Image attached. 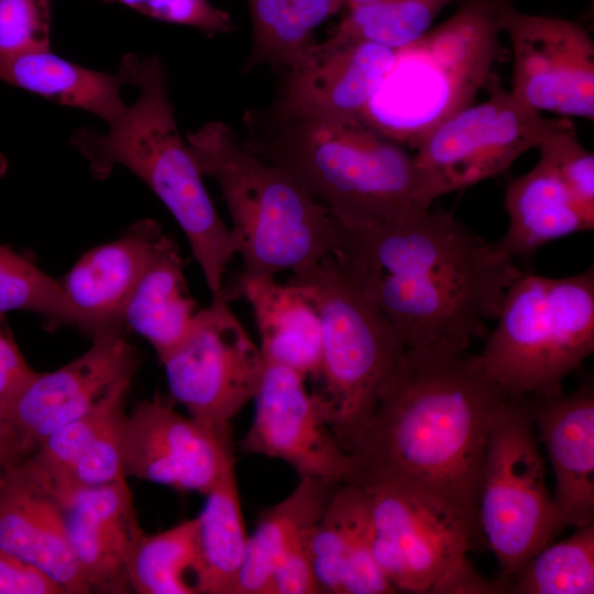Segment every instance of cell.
Wrapping results in <instances>:
<instances>
[{
  "mask_svg": "<svg viewBox=\"0 0 594 594\" xmlns=\"http://www.w3.org/2000/svg\"><path fill=\"white\" fill-rule=\"evenodd\" d=\"M186 141L228 208L240 241V274L275 277L317 264L333 252L336 216L289 173L252 152L229 124L207 122L187 132Z\"/></svg>",
  "mask_w": 594,
  "mask_h": 594,
  "instance_id": "5",
  "label": "cell"
},
{
  "mask_svg": "<svg viewBox=\"0 0 594 594\" xmlns=\"http://www.w3.org/2000/svg\"><path fill=\"white\" fill-rule=\"evenodd\" d=\"M196 563V520L139 539L128 564L131 592L139 594H197L186 573Z\"/></svg>",
  "mask_w": 594,
  "mask_h": 594,
  "instance_id": "31",
  "label": "cell"
},
{
  "mask_svg": "<svg viewBox=\"0 0 594 594\" xmlns=\"http://www.w3.org/2000/svg\"><path fill=\"white\" fill-rule=\"evenodd\" d=\"M337 219L330 256L406 349L468 351L473 339L487 336L485 321L498 317L521 274L514 258L444 210L430 207L389 222Z\"/></svg>",
  "mask_w": 594,
  "mask_h": 594,
  "instance_id": "2",
  "label": "cell"
},
{
  "mask_svg": "<svg viewBox=\"0 0 594 594\" xmlns=\"http://www.w3.org/2000/svg\"><path fill=\"white\" fill-rule=\"evenodd\" d=\"M345 1V8L346 10L355 8L358 6L364 4L366 2H370L372 0H344Z\"/></svg>",
  "mask_w": 594,
  "mask_h": 594,
  "instance_id": "41",
  "label": "cell"
},
{
  "mask_svg": "<svg viewBox=\"0 0 594 594\" xmlns=\"http://www.w3.org/2000/svg\"><path fill=\"white\" fill-rule=\"evenodd\" d=\"M235 289L250 304L261 336L265 363L294 370L315 380L322 351L318 312L295 284H280L275 277L239 274Z\"/></svg>",
  "mask_w": 594,
  "mask_h": 594,
  "instance_id": "24",
  "label": "cell"
},
{
  "mask_svg": "<svg viewBox=\"0 0 594 594\" xmlns=\"http://www.w3.org/2000/svg\"><path fill=\"white\" fill-rule=\"evenodd\" d=\"M145 15L169 23L188 25L208 36L231 32L229 13L208 0H117Z\"/></svg>",
  "mask_w": 594,
  "mask_h": 594,
  "instance_id": "36",
  "label": "cell"
},
{
  "mask_svg": "<svg viewBox=\"0 0 594 594\" xmlns=\"http://www.w3.org/2000/svg\"><path fill=\"white\" fill-rule=\"evenodd\" d=\"M546 446L554 475L552 502L561 531L594 522V388L590 380L521 399Z\"/></svg>",
  "mask_w": 594,
  "mask_h": 594,
  "instance_id": "18",
  "label": "cell"
},
{
  "mask_svg": "<svg viewBox=\"0 0 594 594\" xmlns=\"http://www.w3.org/2000/svg\"><path fill=\"white\" fill-rule=\"evenodd\" d=\"M0 80L63 106L88 111L106 124L127 109L120 74L90 69L55 55L51 48L0 52Z\"/></svg>",
  "mask_w": 594,
  "mask_h": 594,
  "instance_id": "26",
  "label": "cell"
},
{
  "mask_svg": "<svg viewBox=\"0 0 594 594\" xmlns=\"http://www.w3.org/2000/svg\"><path fill=\"white\" fill-rule=\"evenodd\" d=\"M537 148L575 198L594 211V155L579 142L574 127L550 135Z\"/></svg>",
  "mask_w": 594,
  "mask_h": 594,
  "instance_id": "34",
  "label": "cell"
},
{
  "mask_svg": "<svg viewBox=\"0 0 594 594\" xmlns=\"http://www.w3.org/2000/svg\"><path fill=\"white\" fill-rule=\"evenodd\" d=\"M307 542L320 594L398 593L373 553L364 487L349 482L338 485Z\"/></svg>",
  "mask_w": 594,
  "mask_h": 594,
  "instance_id": "21",
  "label": "cell"
},
{
  "mask_svg": "<svg viewBox=\"0 0 594 594\" xmlns=\"http://www.w3.org/2000/svg\"><path fill=\"white\" fill-rule=\"evenodd\" d=\"M288 282L306 294L318 312L322 351L314 380L317 387L310 393L349 453L406 345L330 255L293 272Z\"/></svg>",
  "mask_w": 594,
  "mask_h": 594,
  "instance_id": "8",
  "label": "cell"
},
{
  "mask_svg": "<svg viewBox=\"0 0 594 594\" xmlns=\"http://www.w3.org/2000/svg\"><path fill=\"white\" fill-rule=\"evenodd\" d=\"M177 242L168 234L139 279L123 314V323L144 338L162 362L188 336L197 302L185 278Z\"/></svg>",
  "mask_w": 594,
  "mask_h": 594,
  "instance_id": "25",
  "label": "cell"
},
{
  "mask_svg": "<svg viewBox=\"0 0 594 594\" xmlns=\"http://www.w3.org/2000/svg\"><path fill=\"white\" fill-rule=\"evenodd\" d=\"M10 310L40 315L50 328L75 326L61 282L30 258L0 244V315Z\"/></svg>",
  "mask_w": 594,
  "mask_h": 594,
  "instance_id": "33",
  "label": "cell"
},
{
  "mask_svg": "<svg viewBox=\"0 0 594 594\" xmlns=\"http://www.w3.org/2000/svg\"><path fill=\"white\" fill-rule=\"evenodd\" d=\"M59 504L68 538L91 592H131L127 564L144 531L127 480L51 494Z\"/></svg>",
  "mask_w": 594,
  "mask_h": 594,
  "instance_id": "19",
  "label": "cell"
},
{
  "mask_svg": "<svg viewBox=\"0 0 594 594\" xmlns=\"http://www.w3.org/2000/svg\"><path fill=\"white\" fill-rule=\"evenodd\" d=\"M309 530L279 561L273 573L268 594H320L308 551Z\"/></svg>",
  "mask_w": 594,
  "mask_h": 594,
  "instance_id": "37",
  "label": "cell"
},
{
  "mask_svg": "<svg viewBox=\"0 0 594 594\" xmlns=\"http://www.w3.org/2000/svg\"><path fill=\"white\" fill-rule=\"evenodd\" d=\"M8 162L3 154L0 153V178L6 174Z\"/></svg>",
  "mask_w": 594,
  "mask_h": 594,
  "instance_id": "42",
  "label": "cell"
},
{
  "mask_svg": "<svg viewBox=\"0 0 594 594\" xmlns=\"http://www.w3.org/2000/svg\"><path fill=\"white\" fill-rule=\"evenodd\" d=\"M486 87L485 101L453 113L414 148L431 202L506 173L525 152L573 127L525 106L493 75Z\"/></svg>",
  "mask_w": 594,
  "mask_h": 594,
  "instance_id": "10",
  "label": "cell"
},
{
  "mask_svg": "<svg viewBox=\"0 0 594 594\" xmlns=\"http://www.w3.org/2000/svg\"><path fill=\"white\" fill-rule=\"evenodd\" d=\"M364 488L373 553L395 590L453 594L474 566L468 553L479 539L471 527L443 504L408 487L380 484Z\"/></svg>",
  "mask_w": 594,
  "mask_h": 594,
  "instance_id": "11",
  "label": "cell"
},
{
  "mask_svg": "<svg viewBox=\"0 0 594 594\" xmlns=\"http://www.w3.org/2000/svg\"><path fill=\"white\" fill-rule=\"evenodd\" d=\"M505 399L477 355L448 346L406 349L351 444L345 482L414 490L450 508L482 540L480 476Z\"/></svg>",
  "mask_w": 594,
  "mask_h": 594,
  "instance_id": "1",
  "label": "cell"
},
{
  "mask_svg": "<svg viewBox=\"0 0 594 594\" xmlns=\"http://www.w3.org/2000/svg\"><path fill=\"white\" fill-rule=\"evenodd\" d=\"M0 494V549L41 570L66 594L90 593L55 498L13 468Z\"/></svg>",
  "mask_w": 594,
  "mask_h": 594,
  "instance_id": "22",
  "label": "cell"
},
{
  "mask_svg": "<svg viewBox=\"0 0 594 594\" xmlns=\"http://www.w3.org/2000/svg\"><path fill=\"white\" fill-rule=\"evenodd\" d=\"M18 462V449L10 420L0 405V470Z\"/></svg>",
  "mask_w": 594,
  "mask_h": 594,
  "instance_id": "40",
  "label": "cell"
},
{
  "mask_svg": "<svg viewBox=\"0 0 594 594\" xmlns=\"http://www.w3.org/2000/svg\"><path fill=\"white\" fill-rule=\"evenodd\" d=\"M91 340L90 348L66 365L35 372L10 404L7 415L15 437L18 462L52 432L90 410L120 382L134 377L139 356L123 329Z\"/></svg>",
  "mask_w": 594,
  "mask_h": 594,
  "instance_id": "15",
  "label": "cell"
},
{
  "mask_svg": "<svg viewBox=\"0 0 594 594\" xmlns=\"http://www.w3.org/2000/svg\"><path fill=\"white\" fill-rule=\"evenodd\" d=\"M341 483L302 476L288 496L265 509L249 536L233 594H268L273 573L296 541L320 518Z\"/></svg>",
  "mask_w": 594,
  "mask_h": 594,
  "instance_id": "27",
  "label": "cell"
},
{
  "mask_svg": "<svg viewBox=\"0 0 594 594\" xmlns=\"http://www.w3.org/2000/svg\"><path fill=\"white\" fill-rule=\"evenodd\" d=\"M52 0H0V52L51 48Z\"/></svg>",
  "mask_w": 594,
  "mask_h": 594,
  "instance_id": "35",
  "label": "cell"
},
{
  "mask_svg": "<svg viewBox=\"0 0 594 594\" xmlns=\"http://www.w3.org/2000/svg\"><path fill=\"white\" fill-rule=\"evenodd\" d=\"M509 594H593L594 522L536 552L509 580Z\"/></svg>",
  "mask_w": 594,
  "mask_h": 594,
  "instance_id": "30",
  "label": "cell"
},
{
  "mask_svg": "<svg viewBox=\"0 0 594 594\" xmlns=\"http://www.w3.org/2000/svg\"><path fill=\"white\" fill-rule=\"evenodd\" d=\"M454 13L398 50L361 119L410 148L473 103L491 78L513 0H454Z\"/></svg>",
  "mask_w": 594,
  "mask_h": 594,
  "instance_id": "6",
  "label": "cell"
},
{
  "mask_svg": "<svg viewBox=\"0 0 594 594\" xmlns=\"http://www.w3.org/2000/svg\"><path fill=\"white\" fill-rule=\"evenodd\" d=\"M167 235L157 221L141 219L117 240L86 252L61 282L74 327L90 339L123 329L127 304Z\"/></svg>",
  "mask_w": 594,
  "mask_h": 594,
  "instance_id": "20",
  "label": "cell"
},
{
  "mask_svg": "<svg viewBox=\"0 0 594 594\" xmlns=\"http://www.w3.org/2000/svg\"><path fill=\"white\" fill-rule=\"evenodd\" d=\"M34 373L11 336L0 326V405L6 414L14 397Z\"/></svg>",
  "mask_w": 594,
  "mask_h": 594,
  "instance_id": "39",
  "label": "cell"
},
{
  "mask_svg": "<svg viewBox=\"0 0 594 594\" xmlns=\"http://www.w3.org/2000/svg\"><path fill=\"white\" fill-rule=\"evenodd\" d=\"M504 33L513 52L512 94L538 112L594 118V43L581 24L508 12Z\"/></svg>",
  "mask_w": 594,
  "mask_h": 594,
  "instance_id": "13",
  "label": "cell"
},
{
  "mask_svg": "<svg viewBox=\"0 0 594 594\" xmlns=\"http://www.w3.org/2000/svg\"><path fill=\"white\" fill-rule=\"evenodd\" d=\"M481 366L508 399L562 391L594 351V270L568 277L521 273L507 288Z\"/></svg>",
  "mask_w": 594,
  "mask_h": 594,
  "instance_id": "7",
  "label": "cell"
},
{
  "mask_svg": "<svg viewBox=\"0 0 594 594\" xmlns=\"http://www.w3.org/2000/svg\"><path fill=\"white\" fill-rule=\"evenodd\" d=\"M155 395L127 414L122 453L125 476L206 495L235 465L230 428L205 425Z\"/></svg>",
  "mask_w": 594,
  "mask_h": 594,
  "instance_id": "14",
  "label": "cell"
},
{
  "mask_svg": "<svg viewBox=\"0 0 594 594\" xmlns=\"http://www.w3.org/2000/svg\"><path fill=\"white\" fill-rule=\"evenodd\" d=\"M0 594H65L35 566L0 549Z\"/></svg>",
  "mask_w": 594,
  "mask_h": 594,
  "instance_id": "38",
  "label": "cell"
},
{
  "mask_svg": "<svg viewBox=\"0 0 594 594\" xmlns=\"http://www.w3.org/2000/svg\"><path fill=\"white\" fill-rule=\"evenodd\" d=\"M477 522L499 565L498 575L508 582L561 532L537 433L521 399L506 398L492 422L480 476Z\"/></svg>",
  "mask_w": 594,
  "mask_h": 594,
  "instance_id": "9",
  "label": "cell"
},
{
  "mask_svg": "<svg viewBox=\"0 0 594 594\" xmlns=\"http://www.w3.org/2000/svg\"><path fill=\"white\" fill-rule=\"evenodd\" d=\"M226 295L197 311L186 339L163 361L169 397L191 418L230 428L231 419L255 398L265 360L229 307Z\"/></svg>",
  "mask_w": 594,
  "mask_h": 594,
  "instance_id": "12",
  "label": "cell"
},
{
  "mask_svg": "<svg viewBox=\"0 0 594 594\" xmlns=\"http://www.w3.org/2000/svg\"><path fill=\"white\" fill-rule=\"evenodd\" d=\"M454 0H372L349 9L333 33L400 50L424 35Z\"/></svg>",
  "mask_w": 594,
  "mask_h": 594,
  "instance_id": "32",
  "label": "cell"
},
{
  "mask_svg": "<svg viewBox=\"0 0 594 594\" xmlns=\"http://www.w3.org/2000/svg\"><path fill=\"white\" fill-rule=\"evenodd\" d=\"M508 227L495 246L512 258H528L550 241L594 228V211L584 207L557 172L540 158L505 190Z\"/></svg>",
  "mask_w": 594,
  "mask_h": 594,
  "instance_id": "23",
  "label": "cell"
},
{
  "mask_svg": "<svg viewBox=\"0 0 594 594\" xmlns=\"http://www.w3.org/2000/svg\"><path fill=\"white\" fill-rule=\"evenodd\" d=\"M252 46L241 72L268 66L286 74L316 43L315 31L345 8L344 0H246Z\"/></svg>",
  "mask_w": 594,
  "mask_h": 594,
  "instance_id": "29",
  "label": "cell"
},
{
  "mask_svg": "<svg viewBox=\"0 0 594 594\" xmlns=\"http://www.w3.org/2000/svg\"><path fill=\"white\" fill-rule=\"evenodd\" d=\"M135 86V101L107 130L79 128L72 145L94 177L121 166L138 176L165 205L184 231L212 297L226 293L224 274L240 241L216 210L201 169L179 133L167 76L156 56L125 55L118 72Z\"/></svg>",
  "mask_w": 594,
  "mask_h": 594,
  "instance_id": "4",
  "label": "cell"
},
{
  "mask_svg": "<svg viewBox=\"0 0 594 594\" xmlns=\"http://www.w3.org/2000/svg\"><path fill=\"white\" fill-rule=\"evenodd\" d=\"M306 381L289 367L266 363L255 414L239 448L282 460L299 477L343 483L351 472L350 455L321 417Z\"/></svg>",
  "mask_w": 594,
  "mask_h": 594,
  "instance_id": "16",
  "label": "cell"
},
{
  "mask_svg": "<svg viewBox=\"0 0 594 594\" xmlns=\"http://www.w3.org/2000/svg\"><path fill=\"white\" fill-rule=\"evenodd\" d=\"M206 497L195 518L194 586L197 594H233L249 542L235 465L228 469Z\"/></svg>",
  "mask_w": 594,
  "mask_h": 594,
  "instance_id": "28",
  "label": "cell"
},
{
  "mask_svg": "<svg viewBox=\"0 0 594 594\" xmlns=\"http://www.w3.org/2000/svg\"><path fill=\"white\" fill-rule=\"evenodd\" d=\"M396 50L332 33L315 43L301 62L284 74L272 108L289 114L361 117L393 65Z\"/></svg>",
  "mask_w": 594,
  "mask_h": 594,
  "instance_id": "17",
  "label": "cell"
},
{
  "mask_svg": "<svg viewBox=\"0 0 594 594\" xmlns=\"http://www.w3.org/2000/svg\"><path fill=\"white\" fill-rule=\"evenodd\" d=\"M243 143L289 173L337 218L389 222L431 207L415 154L361 117L246 110Z\"/></svg>",
  "mask_w": 594,
  "mask_h": 594,
  "instance_id": "3",
  "label": "cell"
},
{
  "mask_svg": "<svg viewBox=\"0 0 594 594\" xmlns=\"http://www.w3.org/2000/svg\"><path fill=\"white\" fill-rule=\"evenodd\" d=\"M4 484H6V471L0 470V494L4 487Z\"/></svg>",
  "mask_w": 594,
  "mask_h": 594,
  "instance_id": "43",
  "label": "cell"
}]
</instances>
